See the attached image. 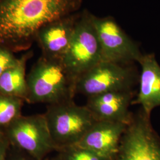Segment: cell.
I'll return each mask as SVG.
<instances>
[{
	"label": "cell",
	"mask_w": 160,
	"mask_h": 160,
	"mask_svg": "<svg viewBox=\"0 0 160 160\" xmlns=\"http://www.w3.org/2000/svg\"><path fill=\"white\" fill-rule=\"evenodd\" d=\"M82 0H0V45L28 50L45 24L77 12Z\"/></svg>",
	"instance_id": "6da1fadb"
},
{
	"label": "cell",
	"mask_w": 160,
	"mask_h": 160,
	"mask_svg": "<svg viewBox=\"0 0 160 160\" xmlns=\"http://www.w3.org/2000/svg\"><path fill=\"white\" fill-rule=\"evenodd\" d=\"M26 102L48 105L72 100L75 82L60 61L41 56L27 77Z\"/></svg>",
	"instance_id": "7a4b0ae2"
},
{
	"label": "cell",
	"mask_w": 160,
	"mask_h": 160,
	"mask_svg": "<svg viewBox=\"0 0 160 160\" xmlns=\"http://www.w3.org/2000/svg\"><path fill=\"white\" fill-rule=\"evenodd\" d=\"M43 114L57 152L78 143L96 122L86 105L73 100L48 105Z\"/></svg>",
	"instance_id": "3957f363"
},
{
	"label": "cell",
	"mask_w": 160,
	"mask_h": 160,
	"mask_svg": "<svg viewBox=\"0 0 160 160\" xmlns=\"http://www.w3.org/2000/svg\"><path fill=\"white\" fill-rule=\"evenodd\" d=\"M92 16L86 10L80 13L68 49L61 60L75 84L81 76L102 61L101 47Z\"/></svg>",
	"instance_id": "277c9868"
},
{
	"label": "cell",
	"mask_w": 160,
	"mask_h": 160,
	"mask_svg": "<svg viewBox=\"0 0 160 160\" xmlns=\"http://www.w3.org/2000/svg\"><path fill=\"white\" fill-rule=\"evenodd\" d=\"M139 78L135 63L102 61L77 81L75 92L89 97L108 92L134 90Z\"/></svg>",
	"instance_id": "5b68a950"
},
{
	"label": "cell",
	"mask_w": 160,
	"mask_h": 160,
	"mask_svg": "<svg viewBox=\"0 0 160 160\" xmlns=\"http://www.w3.org/2000/svg\"><path fill=\"white\" fill-rule=\"evenodd\" d=\"M4 131L12 147L37 160H45L57 152L44 114L22 115Z\"/></svg>",
	"instance_id": "8992f818"
},
{
	"label": "cell",
	"mask_w": 160,
	"mask_h": 160,
	"mask_svg": "<svg viewBox=\"0 0 160 160\" xmlns=\"http://www.w3.org/2000/svg\"><path fill=\"white\" fill-rule=\"evenodd\" d=\"M150 117L141 108L133 113L116 160H160V137Z\"/></svg>",
	"instance_id": "52a82bcc"
},
{
	"label": "cell",
	"mask_w": 160,
	"mask_h": 160,
	"mask_svg": "<svg viewBox=\"0 0 160 160\" xmlns=\"http://www.w3.org/2000/svg\"><path fill=\"white\" fill-rule=\"evenodd\" d=\"M93 23L101 47L102 61L120 64L139 63L143 56L134 42L111 16L93 15Z\"/></svg>",
	"instance_id": "ba28073f"
},
{
	"label": "cell",
	"mask_w": 160,
	"mask_h": 160,
	"mask_svg": "<svg viewBox=\"0 0 160 160\" xmlns=\"http://www.w3.org/2000/svg\"><path fill=\"white\" fill-rule=\"evenodd\" d=\"M81 12L59 18L43 26L36 36L42 56L61 61L68 49Z\"/></svg>",
	"instance_id": "9c48e42d"
},
{
	"label": "cell",
	"mask_w": 160,
	"mask_h": 160,
	"mask_svg": "<svg viewBox=\"0 0 160 160\" xmlns=\"http://www.w3.org/2000/svg\"><path fill=\"white\" fill-rule=\"evenodd\" d=\"M136 96L135 90L108 92L87 97L86 106L96 121L128 125L133 116L130 107Z\"/></svg>",
	"instance_id": "30bf717a"
},
{
	"label": "cell",
	"mask_w": 160,
	"mask_h": 160,
	"mask_svg": "<svg viewBox=\"0 0 160 160\" xmlns=\"http://www.w3.org/2000/svg\"><path fill=\"white\" fill-rule=\"evenodd\" d=\"M128 124L96 121L77 144L110 160H116Z\"/></svg>",
	"instance_id": "8fae6325"
},
{
	"label": "cell",
	"mask_w": 160,
	"mask_h": 160,
	"mask_svg": "<svg viewBox=\"0 0 160 160\" xmlns=\"http://www.w3.org/2000/svg\"><path fill=\"white\" fill-rule=\"evenodd\" d=\"M139 63L141 71L139 78V90L132 105H140L149 116L160 106V65L154 53L143 54Z\"/></svg>",
	"instance_id": "7c38bea8"
},
{
	"label": "cell",
	"mask_w": 160,
	"mask_h": 160,
	"mask_svg": "<svg viewBox=\"0 0 160 160\" xmlns=\"http://www.w3.org/2000/svg\"><path fill=\"white\" fill-rule=\"evenodd\" d=\"M33 55L32 51L25 53L0 76V94L17 97L26 102L28 94L26 63Z\"/></svg>",
	"instance_id": "4fadbf2b"
},
{
	"label": "cell",
	"mask_w": 160,
	"mask_h": 160,
	"mask_svg": "<svg viewBox=\"0 0 160 160\" xmlns=\"http://www.w3.org/2000/svg\"><path fill=\"white\" fill-rule=\"evenodd\" d=\"M25 102L19 98L0 94V128L5 129L22 114Z\"/></svg>",
	"instance_id": "5bb4252c"
},
{
	"label": "cell",
	"mask_w": 160,
	"mask_h": 160,
	"mask_svg": "<svg viewBox=\"0 0 160 160\" xmlns=\"http://www.w3.org/2000/svg\"><path fill=\"white\" fill-rule=\"evenodd\" d=\"M57 152L64 160H110L77 145L59 149Z\"/></svg>",
	"instance_id": "9a60e30c"
},
{
	"label": "cell",
	"mask_w": 160,
	"mask_h": 160,
	"mask_svg": "<svg viewBox=\"0 0 160 160\" xmlns=\"http://www.w3.org/2000/svg\"><path fill=\"white\" fill-rule=\"evenodd\" d=\"M14 53L8 48L0 45V76L7 69L17 62L18 58Z\"/></svg>",
	"instance_id": "2e32d148"
},
{
	"label": "cell",
	"mask_w": 160,
	"mask_h": 160,
	"mask_svg": "<svg viewBox=\"0 0 160 160\" xmlns=\"http://www.w3.org/2000/svg\"><path fill=\"white\" fill-rule=\"evenodd\" d=\"M7 160H37L33 157L10 145Z\"/></svg>",
	"instance_id": "e0dca14e"
},
{
	"label": "cell",
	"mask_w": 160,
	"mask_h": 160,
	"mask_svg": "<svg viewBox=\"0 0 160 160\" xmlns=\"http://www.w3.org/2000/svg\"><path fill=\"white\" fill-rule=\"evenodd\" d=\"M10 143L7 138L0 141V160H7Z\"/></svg>",
	"instance_id": "ac0fdd59"
},
{
	"label": "cell",
	"mask_w": 160,
	"mask_h": 160,
	"mask_svg": "<svg viewBox=\"0 0 160 160\" xmlns=\"http://www.w3.org/2000/svg\"><path fill=\"white\" fill-rule=\"evenodd\" d=\"M45 160H64L63 158H62V157L59 154H58L57 152V155H54V156H53V157H51L50 158H49V159H47L46 158Z\"/></svg>",
	"instance_id": "d6986e66"
},
{
	"label": "cell",
	"mask_w": 160,
	"mask_h": 160,
	"mask_svg": "<svg viewBox=\"0 0 160 160\" xmlns=\"http://www.w3.org/2000/svg\"><path fill=\"white\" fill-rule=\"evenodd\" d=\"M6 137V134H5L4 129L0 128V141H1L2 139H3Z\"/></svg>",
	"instance_id": "ffe728a7"
}]
</instances>
